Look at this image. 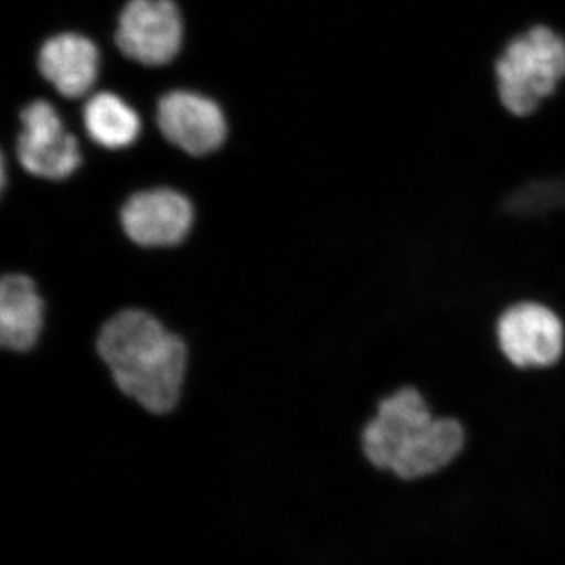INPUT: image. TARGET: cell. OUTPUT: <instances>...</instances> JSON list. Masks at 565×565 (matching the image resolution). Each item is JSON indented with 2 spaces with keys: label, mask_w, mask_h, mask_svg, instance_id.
<instances>
[{
  "label": "cell",
  "mask_w": 565,
  "mask_h": 565,
  "mask_svg": "<svg viewBox=\"0 0 565 565\" xmlns=\"http://www.w3.org/2000/svg\"><path fill=\"white\" fill-rule=\"evenodd\" d=\"M498 343L515 366H550L563 355L564 326L544 305H514L498 322Z\"/></svg>",
  "instance_id": "5b68a950"
},
{
  "label": "cell",
  "mask_w": 565,
  "mask_h": 565,
  "mask_svg": "<svg viewBox=\"0 0 565 565\" xmlns=\"http://www.w3.org/2000/svg\"><path fill=\"white\" fill-rule=\"evenodd\" d=\"M98 352L115 384L151 414H167L180 399L188 348L154 316L126 310L104 323Z\"/></svg>",
  "instance_id": "6da1fadb"
},
{
  "label": "cell",
  "mask_w": 565,
  "mask_h": 565,
  "mask_svg": "<svg viewBox=\"0 0 565 565\" xmlns=\"http://www.w3.org/2000/svg\"><path fill=\"white\" fill-rule=\"evenodd\" d=\"M44 305L25 275H6L0 282V343L14 352L31 351L43 329Z\"/></svg>",
  "instance_id": "8fae6325"
},
{
  "label": "cell",
  "mask_w": 565,
  "mask_h": 565,
  "mask_svg": "<svg viewBox=\"0 0 565 565\" xmlns=\"http://www.w3.org/2000/svg\"><path fill=\"white\" fill-rule=\"evenodd\" d=\"M426 401L415 388L397 390L379 405L377 415L364 427L362 446L367 462L381 471L392 470L404 445L433 422Z\"/></svg>",
  "instance_id": "52a82bcc"
},
{
  "label": "cell",
  "mask_w": 565,
  "mask_h": 565,
  "mask_svg": "<svg viewBox=\"0 0 565 565\" xmlns=\"http://www.w3.org/2000/svg\"><path fill=\"white\" fill-rule=\"evenodd\" d=\"M118 47L147 66L167 65L182 43L180 10L172 0H129L118 20Z\"/></svg>",
  "instance_id": "3957f363"
},
{
  "label": "cell",
  "mask_w": 565,
  "mask_h": 565,
  "mask_svg": "<svg viewBox=\"0 0 565 565\" xmlns=\"http://www.w3.org/2000/svg\"><path fill=\"white\" fill-rule=\"evenodd\" d=\"M192 223L191 202L172 189L136 193L121 211L122 230L141 247H173L185 239Z\"/></svg>",
  "instance_id": "8992f818"
},
{
  "label": "cell",
  "mask_w": 565,
  "mask_h": 565,
  "mask_svg": "<svg viewBox=\"0 0 565 565\" xmlns=\"http://www.w3.org/2000/svg\"><path fill=\"white\" fill-rule=\"evenodd\" d=\"M18 159L29 173L44 180H65L79 169L77 140L65 131L50 103L33 102L21 111Z\"/></svg>",
  "instance_id": "277c9868"
},
{
  "label": "cell",
  "mask_w": 565,
  "mask_h": 565,
  "mask_svg": "<svg viewBox=\"0 0 565 565\" xmlns=\"http://www.w3.org/2000/svg\"><path fill=\"white\" fill-rule=\"evenodd\" d=\"M39 68L62 96L81 98L92 90L98 77V47L85 36L62 33L41 47Z\"/></svg>",
  "instance_id": "9c48e42d"
},
{
  "label": "cell",
  "mask_w": 565,
  "mask_h": 565,
  "mask_svg": "<svg viewBox=\"0 0 565 565\" xmlns=\"http://www.w3.org/2000/svg\"><path fill=\"white\" fill-rule=\"evenodd\" d=\"M84 122L88 136L107 150H121L136 141L140 120L118 96L98 93L84 107Z\"/></svg>",
  "instance_id": "7c38bea8"
},
{
  "label": "cell",
  "mask_w": 565,
  "mask_h": 565,
  "mask_svg": "<svg viewBox=\"0 0 565 565\" xmlns=\"http://www.w3.org/2000/svg\"><path fill=\"white\" fill-rule=\"evenodd\" d=\"M565 76V40L546 28L519 36L497 63L498 90L505 109L530 115Z\"/></svg>",
  "instance_id": "7a4b0ae2"
},
{
  "label": "cell",
  "mask_w": 565,
  "mask_h": 565,
  "mask_svg": "<svg viewBox=\"0 0 565 565\" xmlns=\"http://www.w3.org/2000/svg\"><path fill=\"white\" fill-rule=\"evenodd\" d=\"M463 446L462 424L452 418H434L404 445L390 471L401 481L429 478L455 462Z\"/></svg>",
  "instance_id": "30bf717a"
},
{
  "label": "cell",
  "mask_w": 565,
  "mask_h": 565,
  "mask_svg": "<svg viewBox=\"0 0 565 565\" xmlns=\"http://www.w3.org/2000/svg\"><path fill=\"white\" fill-rule=\"evenodd\" d=\"M158 125L166 139L192 156H206L222 147L226 121L221 107L192 92H172L158 106Z\"/></svg>",
  "instance_id": "ba28073f"
}]
</instances>
